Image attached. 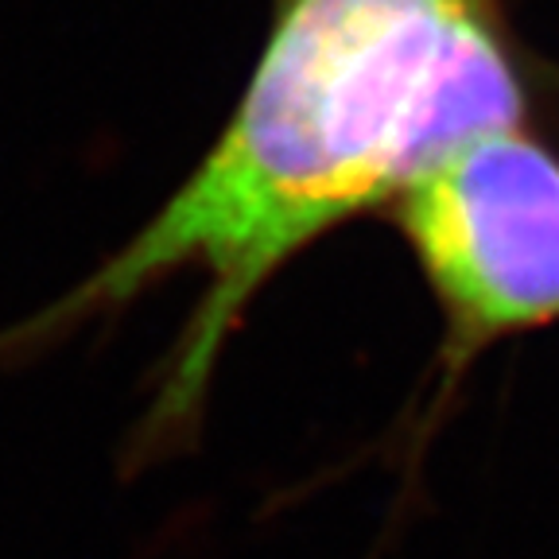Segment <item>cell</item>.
<instances>
[{
    "instance_id": "obj_2",
    "label": "cell",
    "mask_w": 559,
    "mask_h": 559,
    "mask_svg": "<svg viewBox=\"0 0 559 559\" xmlns=\"http://www.w3.org/2000/svg\"><path fill=\"white\" fill-rule=\"evenodd\" d=\"M384 222L439 314L428 393L396 436L416 471L489 349L559 326V148L540 124L478 132L424 167Z\"/></svg>"
},
{
    "instance_id": "obj_1",
    "label": "cell",
    "mask_w": 559,
    "mask_h": 559,
    "mask_svg": "<svg viewBox=\"0 0 559 559\" xmlns=\"http://www.w3.org/2000/svg\"><path fill=\"white\" fill-rule=\"evenodd\" d=\"M551 97L556 74L521 44L509 0H276L206 156L90 276L0 331V366L191 272L194 311L129 436L132 466L183 454L229 342L280 272L349 222L384 218L454 144L536 124Z\"/></svg>"
}]
</instances>
